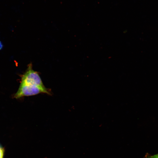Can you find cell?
Segmentation results:
<instances>
[{"label": "cell", "instance_id": "cell-3", "mask_svg": "<svg viewBox=\"0 0 158 158\" xmlns=\"http://www.w3.org/2000/svg\"><path fill=\"white\" fill-rule=\"evenodd\" d=\"M2 43L0 41V49H1L2 48Z\"/></svg>", "mask_w": 158, "mask_h": 158}, {"label": "cell", "instance_id": "cell-1", "mask_svg": "<svg viewBox=\"0 0 158 158\" xmlns=\"http://www.w3.org/2000/svg\"><path fill=\"white\" fill-rule=\"evenodd\" d=\"M21 77L20 83L14 98L18 99L41 93L51 94L44 85L38 73L33 69L31 63L28 64L27 70Z\"/></svg>", "mask_w": 158, "mask_h": 158}, {"label": "cell", "instance_id": "cell-2", "mask_svg": "<svg viewBox=\"0 0 158 158\" xmlns=\"http://www.w3.org/2000/svg\"><path fill=\"white\" fill-rule=\"evenodd\" d=\"M144 158H158V153L153 155H146Z\"/></svg>", "mask_w": 158, "mask_h": 158}, {"label": "cell", "instance_id": "cell-4", "mask_svg": "<svg viewBox=\"0 0 158 158\" xmlns=\"http://www.w3.org/2000/svg\"></svg>", "mask_w": 158, "mask_h": 158}]
</instances>
